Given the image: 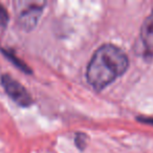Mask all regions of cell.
Wrapping results in <instances>:
<instances>
[{"mask_svg": "<svg viewBox=\"0 0 153 153\" xmlns=\"http://www.w3.org/2000/svg\"><path fill=\"white\" fill-rule=\"evenodd\" d=\"M24 7L20 11L18 23L20 27L25 30H30L38 23L39 18L43 11L44 3L41 2H25Z\"/></svg>", "mask_w": 153, "mask_h": 153, "instance_id": "cell-3", "label": "cell"}, {"mask_svg": "<svg viewBox=\"0 0 153 153\" xmlns=\"http://www.w3.org/2000/svg\"><path fill=\"white\" fill-rule=\"evenodd\" d=\"M1 83L4 87L10 98L22 107H27L32 105L33 99L28 94L27 89L21 85L17 80L12 78L10 74H3L1 76Z\"/></svg>", "mask_w": 153, "mask_h": 153, "instance_id": "cell-2", "label": "cell"}, {"mask_svg": "<svg viewBox=\"0 0 153 153\" xmlns=\"http://www.w3.org/2000/svg\"><path fill=\"white\" fill-rule=\"evenodd\" d=\"M128 57L120 47L104 44L94 53L87 66V81L94 89L101 90L127 70Z\"/></svg>", "mask_w": 153, "mask_h": 153, "instance_id": "cell-1", "label": "cell"}, {"mask_svg": "<svg viewBox=\"0 0 153 153\" xmlns=\"http://www.w3.org/2000/svg\"><path fill=\"white\" fill-rule=\"evenodd\" d=\"M9 22V14H7V10L4 9L1 3H0V26H5Z\"/></svg>", "mask_w": 153, "mask_h": 153, "instance_id": "cell-5", "label": "cell"}, {"mask_svg": "<svg viewBox=\"0 0 153 153\" xmlns=\"http://www.w3.org/2000/svg\"><path fill=\"white\" fill-rule=\"evenodd\" d=\"M140 38L146 57H153V12L145 19L140 30Z\"/></svg>", "mask_w": 153, "mask_h": 153, "instance_id": "cell-4", "label": "cell"}, {"mask_svg": "<svg viewBox=\"0 0 153 153\" xmlns=\"http://www.w3.org/2000/svg\"><path fill=\"white\" fill-rule=\"evenodd\" d=\"M86 140H87V136L85 135L84 133H78L76 135V144L78 146V148H80L81 150H83L86 146Z\"/></svg>", "mask_w": 153, "mask_h": 153, "instance_id": "cell-6", "label": "cell"}]
</instances>
